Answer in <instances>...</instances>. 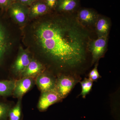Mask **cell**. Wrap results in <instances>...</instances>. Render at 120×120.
I'll return each mask as SVG.
<instances>
[{
    "label": "cell",
    "mask_w": 120,
    "mask_h": 120,
    "mask_svg": "<svg viewBox=\"0 0 120 120\" xmlns=\"http://www.w3.org/2000/svg\"><path fill=\"white\" fill-rule=\"evenodd\" d=\"M31 60L28 51L21 49L12 67V72L15 75L20 76Z\"/></svg>",
    "instance_id": "cell-6"
},
{
    "label": "cell",
    "mask_w": 120,
    "mask_h": 120,
    "mask_svg": "<svg viewBox=\"0 0 120 120\" xmlns=\"http://www.w3.org/2000/svg\"><path fill=\"white\" fill-rule=\"evenodd\" d=\"M36 0H16L17 2L26 6L31 5L33 2Z\"/></svg>",
    "instance_id": "cell-22"
},
{
    "label": "cell",
    "mask_w": 120,
    "mask_h": 120,
    "mask_svg": "<svg viewBox=\"0 0 120 120\" xmlns=\"http://www.w3.org/2000/svg\"><path fill=\"white\" fill-rule=\"evenodd\" d=\"M78 80L73 75H61L56 79L55 89L62 99L68 95Z\"/></svg>",
    "instance_id": "cell-2"
},
{
    "label": "cell",
    "mask_w": 120,
    "mask_h": 120,
    "mask_svg": "<svg viewBox=\"0 0 120 120\" xmlns=\"http://www.w3.org/2000/svg\"><path fill=\"white\" fill-rule=\"evenodd\" d=\"M45 1L51 10H54L57 0H45Z\"/></svg>",
    "instance_id": "cell-21"
},
{
    "label": "cell",
    "mask_w": 120,
    "mask_h": 120,
    "mask_svg": "<svg viewBox=\"0 0 120 120\" xmlns=\"http://www.w3.org/2000/svg\"><path fill=\"white\" fill-rule=\"evenodd\" d=\"M9 8L11 15L17 22L22 24L25 22L26 15L29 12L26 6L16 2L13 3Z\"/></svg>",
    "instance_id": "cell-11"
},
{
    "label": "cell",
    "mask_w": 120,
    "mask_h": 120,
    "mask_svg": "<svg viewBox=\"0 0 120 120\" xmlns=\"http://www.w3.org/2000/svg\"><path fill=\"white\" fill-rule=\"evenodd\" d=\"M98 62H97L95 65L94 68L92 69V71H90L88 75L89 79L93 82L97 81L98 79L101 77V76L98 71Z\"/></svg>",
    "instance_id": "cell-19"
},
{
    "label": "cell",
    "mask_w": 120,
    "mask_h": 120,
    "mask_svg": "<svg viewBox=\"0 0 120 120\" xmlns=\"http://www.w3.org/2000/svg\"><path fill=\"white\" fill-rule=\"evenodd\" d=\"M11 108L9 104L0 102V120H8Z\"/></svg>",
    "instance_id": "cell-18"
},
{
    "label": "cell",
    "mask_w": 120,
    "mask_h": 120,
    "mask_svg": "<svg viewBox=\"0 0 120 120\" xmlns=\"http://www.w3.org/2000/svg\"><path fill=\"white\" fill-rule=\"evenodd\" d=\"M62 99L55 89L41 92L38 103V108L41 112H43L52 105Z\"/></svg>",
    "instance_id": "cell-5"
},
{
    "label": "cell",
    "mask_w": 120,
    "mask_h": 120,
    "mask_svg": "<svg viewBox=\"0 0 120 120\" xmlns=\"http://www.w3.org/2000/svg\"><path fill=\"white\" fill-rule=\"evenodd\" d=\"M36 77V84L41 92L55 89L56 79L52 74L44 71Z\"/></svg>",
    "instance_id": "cell-7"
},
{
    "label": "cell",
    "mask_w": 120,
    "mask_h": 120,
    "mask_svg": "<svg viewBox=\"0 0 120 120\" xmlns=\"http://www.w3.org/2000/svg\"><path fill=\"white\" fill-rule=\"evenodd\" d=\"M9 42L6 32L0 24V65L9 48Z\"/></svg>",
    "instance_id": "cell-14"
},
{
    "label": "cell",
    "mask_w": 120,
    "mask_h": 120,
    "mask_svg": "<svg viewBox=\"0 0 120 120\" xmlns=\"http://www.w3.org/2000/svg\"><path fill=\"white\" fill-rule=\"evenodd\" d=\"M45 67L41 62L34 59H32L20 76L22 77H37L44 72Z\"/></svg>",
    "instance_id": "cell-12"
},
{
    "label": "cell",
    "mask_w": 120,
    "mask_h": 120,
    "mask_svg": "<svg viewBox=\"0 0 120 120\" xmlns=\"http://www.w3.org/2000/svg\"><path fill=\"white\" fill-rule=\"evenodd\" d=\"M76 12L52 11L33 21L24 29L26 45L61 70L81 68L91 55L90 44L97 37L80 23Z\"/></svg>",
    "instance_id": "cell-1"
},
{
    "label": "cell",
    "mask_w": 120,
    "mask_h": 120,
    "mask_svg": "<svg viewBox=\"0 0 120 120\" xmlns=\"http://www.w3.org/2000/svg\"><path fill=\"white\" fill-rule=\"evenodd\" d=\"M22 98H18L16 104L10 109L8 116L9 120H20L22 113Z\"/></svg>",
    "instance_id": "cell-16"
},
{
    "label": "cell",
    "mask_w": 120,
    "mask_h": 120,
    "mask_svg": "<svg viewBox=\"0 0 120 120\" xmlns=\"http://www.w3.org/2000/svg\"><path fill=\"white\" fill-rule=\"evenodd\" d=\"M29 9V13L32 17L41 16L52 12L45 0H37L33 2Z\"/></svg>",
    "instance_id": "cell-13"
},
{
    "label": "cell",
    "mask_w": 120,
    "mask_h": 120,
    "mask_svg": "<svg viewBox=\"0 0 120 120\" xmlns=\"http://www.w3.org/2000/svg\"><path fill=\"white\" fill-rule=\"evenodd\" d=\"M34 80L32 77H22L15 81L12 95L15 98H19L32 88L34 85Z\"/></svg>",
    "instance_id": "cell-8"
},
{
    "label": "cell",
    "mask_w": 120,
    "mask_h": 120,
    "mask_svg": "<svg viewBox=\"0 0 120 120\" xmlns=\"http://www.w3.org/2000/svg\"><path fill=\"white\" fill-rule=\"evenodd\" d=\"M80 8L79 0H57L54 11L61 13H73Z\"/></svg>",
    "instance_id": "cell-10"
},
{
    "label": "cell",
    "mask_w": 120,
    "mask_h": 120,
    "mask_svg": "<svg viewBox=\"0 0 120 120\" xmlns=\"http://www.w3.org/2000/svg\"><path fill=\"white\" fill-rule=\"evenodd\" d=\"M111 24L109 18L99 14L94 28L97 38L109 37Z\"/></svg>",
    "instance_id": "cell-9"
},
{
    "label": "cell",
    "mask_w": 120,
    "mask_h": 120,
    "mask_svg": "<svg viewBox=\"0 0 120 120\" xmlns=\"http://www.w3.org/2000/svg\"><path fill=\"white\" fill-rule=\"evenodd\" d=\"M15 81L8 80L0 81V96L8 97L12 95Z\"/></svg>",
    "instance_id": "cell-15"
},
{
    "label": "cell",
    "mask_w": 120,
    "mask_h": 120,
    "mask_svg": "<svg viewBox=\"0 0 120 120\" xmlns=\"http://www.w3.org/2000/svg\"><path fill=\"white\" fill-rule=\"evenodd\" d=\"M99 14L92 8H80L76 16L80 23L86 28L94 30L95 26Z\"/></svg>",
    "instance_id": "cell-3"
},
{
    "label": "cell",
    "mask_w": 120,
    "mask_h": 120,
    "mask_svg": "<svg viewBox=\"0 0 120 120\" xmlns=\"http://www.w3.org/2000/svg\"><path fill=\"white\" fill-rule=\"evenodd\" d=\"M15 0H0V8H5L10 7Z\"/></svg>",
    "instance_id": "cell-20"
},
{
    "label": "cell",
    "mask_w": 120,
    "mask_h": 120,
    "mask_svg": "<svg viewBox=\"0 0 120 120\" xmlns=\"http://www.w3.org/2000/svg\"><path fill=\"white\" fill-rule=\"evenodd\" d=\"M82 90L80 95L83 98H85L86 95L89 94L91 90L93 85V82L89 79L85 78L83 81L80 82Z\"/></svg>",
    "instance_id": "cell-17"
},
{
    "label": "cell",
    "mask_w": 120,
    "mask_h": 120,
    "mask_svg": "<svg viewBox=\"0 0 120 120\" xmlns=\"http://www.w3.org/2000/svg\"><path fill=\"white\" fill-rule=\"evenodd\" d=\"M108 37L97 38L91 41L90 46L91 64L103 57L107 49Z\"/></svg>",
    "instance_id": "cell-4"
}]
</instances>
